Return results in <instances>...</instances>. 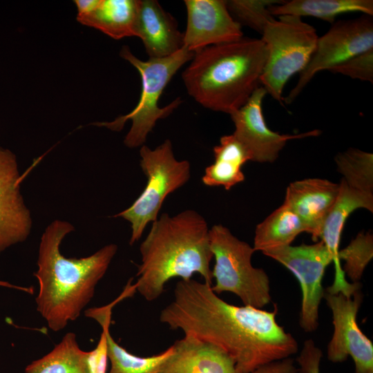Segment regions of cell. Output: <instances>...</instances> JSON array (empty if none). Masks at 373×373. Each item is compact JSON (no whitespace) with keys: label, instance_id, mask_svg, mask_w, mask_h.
<instances>
[{"label":"cell","instance_id":"6da1fadb","mask_svg":"<svg viewBox=\"0 0 373 373\" xmlns=\"http://www.w3.org/2000/svg\"><path fill=\"white\" fill-rule=\"evenodd\" d=\"M277 305L266 311L236 306L221 299L211 285L193 279L178 281L173 299L160 321L171 329L211 343L225 352L241 373L298 352L295 338L276 321Z\"/></svg>","mask_w":373,"mask_h":373},{"label":"cell","instance_id":"7a4b0ae2","mask_svg":"<svg viewBox=\"0 0 373 373\" xmlns=\"http://www.w3.org/2000/svg\"><path fill=\"white\" fill-rule=\"evenodd\" d=\"M74 229L70 222L55 220L45 229L39 244L35 273L39 286L37 310L54 332L80 316L117 251L116 245L109 244L87 257L66 258L60 245Z\"/></svg>","mask_w":373,"mask_h":373},{"label":"cell","instance_id":"3957f363","mask_svg":"<svg viewBox=\"0 0 373 373\" xmlns=\"http://www.w3.org/2000/svg\"><path fill=\"white\" fill-rule=\"evenodd\" d=\"M209 229L203 216L194 210L173 216L162 213L152 222L140 245L135 290L147 301H153L162 294L171 279L188 280L196 273L211 285L210 263L213 257Z\"/></svg>","mask_w":373,"mask_h":373},{"label":"cell","instance_id":"277c9868","mask_svg":"<svg viewBox=\"0 0 373 373\" xmlns=\"http://www.w3.org/2000/svg\"><path fill=\"white\" fill-rule=\"evenodd\" d=\"M267 58L261 39L242 37L195 52L182 78L188 93L198 104L231 115L260 86Z\"/></svg>","mask_w":373,"mask_h":373},{"label":"cell","instance_id":"5b68a950","mask_svg":"<svg viewBox=\"0 0 373 373\" xmlns=\"http://www.w3.org/2000/svg\"><path fill=\"white\" fill-rule=\"evenodd\" d=\"M119 55L140 73L142 80L140 100L129 113L113 121L97 122L95 125L117 131L122 130L128 120H131L132 125L124 143L128 148H136L144 145L157 120L168 117L182 103L178 97L164 107L158 105L166 85L178 70L192 59L194 53L182 47L168 57L142 61L136 57L127 46H124Z\"/></svg>","mask_w":373,"mask_h":373},{"label":"cell","instance_id":"8992f818","mask_svg":"<svg viewBox=\"0 0 373 373\" xmlns=\"http://www.w3.org/2000/svg\"><path fill=\"white\" fill-rule=\"evenodd\" d=\"M209 239L215 265L211 286L217 295L222 292L236 294L243 303L261 309L271 301L270 282L267 273L251 264L255 252L247 242L236 237L222 224L209 229Z\"/></svg>","mask_w":373,"mask_h":373},{"label":"cell","instance_id":"52a82bcc","mask_svg":"<svg viewBox=\"0 0 373 373\" xmlns=\"http://www.w3.org/2000/svg\"><path fill=\"white\" fill-rule=\"evenodd\" d=\"M278 17L270 21L262 33L267 58L260 81L267 94L283 103L286 83L307 66L318 37L316 29L300 17Z\"/></svg>","mask_w":373,"mask_h":373},{"label":"cell","instance_id":"ba28073f","mask_svg":"<svg viewBox=\"0 0 373 373\" xmlns=\"http://www.w3.org/2000/svg\"><path fill=\"white\" fill-rule=\"evenodd\" d=\"M140 155V165L147 178L146 186L131 207L114 216L130 222L131 245L140 240L149 223L158 218L167 195L184 185L191 176L189 162L175 157L169 140L153 150L142 145Z\"/></svg>","mask_w":373,"mask_h":373},{"label":"cell","instance_id":"9c48e42d","mask_svg":"<svg viewBox=\"0 0 373 373\" xmlns=\"http://www.w3.org/2000/svg\"><path fill=\"white\" fill-rule=\"evenodd\" d=\"M373 48L372 16L338 21L322 37L318 38L315 50L298 82L284 99L291 104L319 72L332 67L350 57Z\"/></svg>","mask_w":373,"mask_h":373},{"label":"cell","instance_id":"30bf717a","mask_svg":"<svg viewBox=\"0 0 373 373\" xmlns=\"http://www.w3.org/2000/svg\"><path fill=\"white\" fill-rule=\"evenodd\" d=\"M288 269L298 279L302 302L299 323L306 332L316 330L318 309L325 290L322 281L332 257L321 240L313 245L286 246L262 252Z\"/></svg>","mask_w":373,"mask_h":373},{"label":"cell","instance_id":"8fae6325","mask_svg":"<svg viewBox=\"0 0 373 373\" xmlns=\"http://www.w3.org/2000/svg\"><path fill=\"white\" fill-rule=\"evenodd\" d=\"M323 298L332 312L334 325L327 349L328 360L341 363L350 356L354 363L355 373H373V344L356 323L363 300L360 289L352 297L325 291Z\"/></svg>","mask_w":373,"mask_h":373},{"label":"cell","instance_id":"7c38bea8","mask_svg":"<svg viewBox=\"0 0 373 373\" xmlns=\"http://www.w3.org/2000/svg\"><path fill=\"white\" fill-rule=\"evenodd\" d=\"M259 86L248 101L231 113L235 126L233 133L248 152L250 160L260 163L274 162L289 140L318 135V130L298 135L279 134L268 128L262 113V101L267 95Z\"/></svg>","mask_w":373,"mask_h":373},{"label":"cell","instance_id":"4fadbf2b","mask_svg":"<svg viewBox=\"0 0 373 373\" xmlns=\"http://www.w3.org/2000/svg\"><path fill=\"white\" fill-rule=\"evenodd\" d=\"M186 27L183 47L195 53L208 46L243 37L241 26L231 17L224 0H185Z\"/></svg>","mask_w":373,"mask_h":373},{"label":"cell","instance_id":"5bb4252c","mask_svg":"<svg viewBox=\"0 0 373 373\" xmlns=\"http://www.w3.org/2000/svg\"><path fill=\"white\" fill-rule=\"evenodd\" d=\"M16 155L0 146V254L25 241L32 229L30 212L20 191Z\"/></svg>","mask_w":373,"mask_h":373},{"label":"cell","instance_id":"9a60e30c","mask_svg":"<svg viewBox=\"0 0 373 373\" xmlns=\"http://www.w3.org/2000/svg\"><path fill=\"white\" fill-rule=\"evenodd\" d=\"M339 185L338 197L323 222L319 238L330 252L334 265V282L326 291L348 296L354 292L355 286L347 281L338 258L341 236L346 220L356 209H365L373 212V193L354 189L343 179Z\"/></svg>","mask_w":373,"mask_h":373},{"label":"cell","instance_id":"2e32d148","mask_svg":"<svg viewBox=\"0 0 373 373\" xmlns=\"http://www.w3.org/2000/svg\"><path fill=\"white\" fill-rule=\"evenodd\" d=\"M339 184L320 178L291 182L286 190L284 204L300 219L306 232L316 241L323 222L339 193Z\"/></svg>","mask_w":373,"mask_h":373},{"label":"cell","instance_id":"e0dca14e","mask_svg":"<svg viewBox=\"0 0 373 373\" xmlns=\"http://www.w3.org/2000/svg\"><path fill=\"white\" fill-rule=\"evenodd\" d=\"M156 373H241L233 360L217 346L184 335Z\"/></svg>","mask_w":373,"mask_h":373},{"label":"cell","instance_id":"ac0fdd59","mask_svg":"<svg viewBox=\"0 0 373 373\" xmlns=\"http://www.w3.org/2000/svg\"><path fill=\"white\" fill-rule=\"evenodd\" d=\"M135 32L149 58L168 57L183 47L176 20L155 0H139Z\"/></svg>","mask_w":373,"mask_h":373},{"label":"cell","instance_id":"d6986e66","mask_svg":"<svg viewBox=\"0 0 373 373\" xmlns=\"http://www.w3.org/2000/svg\"><path fill=\"white\" fill-rule=\"evenodd\" d=\"M138 5L139 0H98L92 10L77 19L115 39L135 37Z\"/></svg>","mask_w":373,"mask_h":373},{"label":"cell","instance_id":"ffe728a7","mask_svg":"<svg viewBox=\"0 0 373 373\" xmlns=\"http://www.w3.org/2000/svg\"><path fill=\"white\" fill-rule=\"evenodd\" d=\"M213 151L214 162L206 167L202 178L204 185L229 190L245 180L242 167L250 160V156L233 134L221 137Z\"/></svg>","mask_w":373,"mask_h":373},{"label":"cell","instance_id":"44dd1931","mask_svg":"<svg viewBox=\"0 0 373 373\" xmlns=\"http://www.w3.org/2000/svg\"><path fill=\"white\" fill-rule=\"evenodd\" d=\"M273 17L292 15L302 18L313 17L334 23L338 15L349 12H361L373 15L372 0H291L283 1L271 6Z\"/></svg>","mask_w":373,"mask_h":373},{"label":"cell","instance_id":"7402d4cb","mask_svg":"<svg viewBox=\"0 0 373 373\" xmlns=\"http://www.w3.org/2000/svg\"><path fill=\"white\" fill-rule=\"evenodd\" d=\"M302 232H306L304 224L283 204L257 225L253 248L264 252L289 246Z\"/></svg>","mask_w":373,"mask_h":373},{"label":"cell","instance_id":"603a6c76","mask_svg":"<svg viewBox=\"0 0 373 373\" xmlns=\"http://www.w3.org/2000/svg\"><path fill=\"white\" fill-rule=\"evenodd\" d=\"M88 352L82 350L76 334L66 333L47 354L33 361L25 368L26 373H90Z\"/></svg>","mask_w":373,"mask_h":373},{"label":"cell","instance_id":"cb8c5ba5","mask_svg":"<svg viewBox=\"0 0 373 373\" xmlns=\"http://www.w3.org/2000/svg\"><path fill=\"white\" fill-rule=\"evenodd\" d=\"M108 358L111 368L108 373H156L160 365L171 356L173 346L150 356H139L128 352L113 338L106 329Z\"/></svg>","mask_w":373,"mask_h":373},{"label":"cell","instance_id":"d4e9b609","mask_svg":"<svg viewBox=\"0 0 373 373\" xmlns=\"http://www.w3.org/2000/svg\"><path fill=\"white\" fill-rule=\"evenodd\" d=\"M337 170L350 186L373 193V155L350 148L338 153L334 158Z\"/></svg>","mask_w":373,"mask_h":373},{"label":"cell","instance_id":"484cf974","mask_svg":"<svg viewBox=\"0 0 373 373\" xmlns=\"http://www.w3.org/2000/svg\"><path fill=\"white\" fill-rule=\"evenodd\" d=\"M277 0L226 1L231 17L242 26H245L262 35L266 26L275 18L269 12L271 6L280 3Z\"/></svg>","mask_w":373,"mask_h":373},{"label":"cell","instance_id":"4316f807","mask_svg":"<svg viewBox=\"0 0 373 373\" xmlns=\"http://www.w3.org/2000/svg\"><path fill=\"white\" fill-rule=\"evenodd\" d=\"M373 257V236L370 231L360 232L343 249L338 251L339 260H343L345 274L358 283Z\"/></svg>","mask_w":373,"mask_h":373},{"label":"cell","instance_id":"83f0119b","mask_svg":"<svg viewBox=\"0 0 373 373\" xmlns=\"http://www.w3.org/2000/svg\"><path fill=\"white\" fill-rule=\"evenodd\" d=\"M329 71L373 83V48L350 57Z\"/></svg>","mask_w":373,"mask_h":373},{"label":"cell","instance_id":"f1b7e54d","mask_svg":"<svg viewBox=\"0 0 373 373\" xmlns=\"http://www.w3.org/2000/svg\"><path fill=\"white\" fill-rule=\"evenodd\" d=\"M321 350L312 339L306 340L296 362L300 373H320Z\"/></svg>","mask_w":373,"mask_h":373},{"label":"cell","instance_id":"f546056e","mask_svg":"<svg viewBox=\"0 0 373 373\" xmlns=\"http://www.w3.org/2000/svg\"><path fill=\"white\" fill-rule=\"evenodd\" d=\"M250 373H300L295 361L289 357L263 365Z\"/></svg>","mask_w":373,"mask_h":373},{"label":"cell","instance_id":"4dcf8cb0","mask_svg":"<svg viewBox=\"0 0 373 373\" xmlns=\"http://www.w3.org/2000/svg\"><path fill=\"white\" fill-rule=\"evenodd\" d=\"M74 2L78 11L77 16H79L92 10L98 3V0H75Z\"/></svg>","mask_w":373,"mask_h":373},{"label":"cell","instance_id":"1f68e13d","mask_svg":"<svg viewBox=\"0 0 373 373\" xmlns=\"http://www.w3.org/2000/svg\"><path fill=\"white\" fill-rule=\"evenodd\" d=\"M0 287L16 289L21 290V291H25L26 293L31 294H32L33 292H34L33 287H28L17 286V285H12L11 283H8L6 281H3V280H0Z\"/></svg>","mask_w":373,"mask_h":373}]
</instances>
